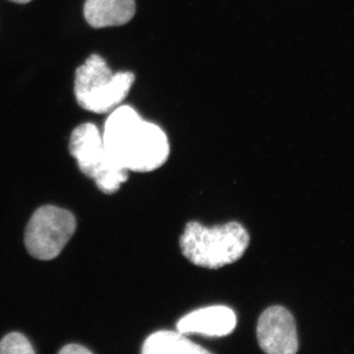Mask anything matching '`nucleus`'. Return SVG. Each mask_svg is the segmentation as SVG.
Here are the masks:
<instances>
[{
    "label": "nucleus",
    "mask_w": 354,
    "mask_h": 354,
    "mask_svg": "<svg viewBox=\"0 0 354 354\" xmlns=\"http://www.w3.org/2000/svg\"><path fill=\"white\" fill-rule=\"evenodd\" d=\"M144 354H202L209 351L188 339L179 330H157L149 335L142 346Z\"/></svg>",
    "instance_id": "nucleus-9"
},
{
    "label": "nucleus",
    "mask_w": 354,
    "mask_h": 354,
    "mask_svg": "<svg viewBox=\"0 0 354 354\" xmlns=\"http://www.w3.org/2000/svg\"><path fill=\"white\" fill-rule=\"evenodd\" d=\"M261 349L269 354H295L298 335L295 317L286 307L274 305L261 314L256 328Z\"/></svg>",
    "instance_id": "nucleus-6"
},
{
    "label": "nucleus",
    "mask_w": 354,
    "mask_h": 354,
    "mask_svg": "<svg viewBox=\"0 0 354 354\" xmlns=\"http://www.w3.org/2000/svg\"><path fill=\"white\" fill-rule=\"evenodd\" d=\"M249 243L250 235L237 221L214 227L189 221L180 236L184 257L198 267L211 270L237 262L245 254Z\"/></svg>",
    "instance_id": "nucleus-2"
},
{
    "label": "nucleus",
    "mask_w": 354,
    "mask_h": 354,
    "mask_svg": "<svg viewBox=\"0 0 354 354\" xmlns=\"http://www.w3.org/2000/svg\"><path fill=\"white\" fill-rule=\"evenodd\" d=\"M75 230L73 214L46 205L35 212L26 227V248L36 259H55L68 243Z\"/></svg>",
    "instance_id": "nucleus-5"
},
{
    "label": "nucleus",
    "mask_w": 354,
    "mask_h": 354,
    "mask_svg": "<svg viewBox=\"0 0 354 354\" xmlns=\"http://www.w3.org/2000/svg\"><path fill=\"white\" fill-rule=\"evenodd\" d=\"M237 325L234 310L225 305H209L193 310L179 319L176 330L184 335L223 337L232 334Z\"/></svg>",
    "instance_id": "nucleus-7"
},
{
    "label": "nucleus",
    "mask_w": 354,
    "mask_h": 354,
    "mask_svg": "<svg viewBox=\"0 0 354 354\" xmlns=\"http://www.w3.org/2000/svg\"><path fill=\"white\" fill-rule=\"evenodd\" d=\"M134 81L132 72L113 73L104 58L92 55L76 69L74 94L85 111L111 113L127 99Z\"/></svg>",
    "instance_id": "nucleus-3"
},
{
    "label": "nucleus",
    "mask_w": 354,
    "mask_h": 354,
    "mask_svg": "<svg viewBox=\"0 0 354 354\" xmlns=\"http://www.w3.org/2000/svg\"><path fill=\"white\" fill-rule=\"evenodd\" d=\"M8 1L14 2V3L17 4H26L29 3V2H31L32 0H8Z\"/></svg>",
    "instance_id": "nucleus-12"
},
{
    "label": "nucleus",
    "mask_w": 354,
    "mask_h": 354,
    "mask_svg": "<svg viewBox=\"0 0 354 354\" xmlns=\"http://www.w3.org/2000/svg\"><path fill=\"white\" fill-rule=\"evenodd\" d=\"M134 0H86L84 16L95 29L127 24L134 17Z\"/></svg>",
    "instance_id": "nucleus-8"
},
{
    "label": "nucleus",
    "mask_w": 354,
    "mask_h": 354,
    "mask_svg": "<svg viewBox=\"0 0 354 354\" xmlns=\"http://www.w3.org/2000/svg\"><path fill=\"white\" fill-rule=\"evenodd\" d=\"M60 354H91L90 351L86 348L85 346H80V344H67L64 348L60 349Z\"/></svg>",
    "instance_id": "nucleus-11"
},
{
    "label": "nucleus",
    "mask_w": 354,
    "mask_h": 354,
    "mask_svg": "<svg viewBox=\"0 0 354 354\" xmlns=\"http://www.w3.org/2000/svg\"><path fill=\"white\" fill-rule=\"evenodd\" d=\"M102 137L109 158L128 171H156L167 162L171 152L164 130L142 120L129 106L111 111Z\"/></svg>",
    "instance_id": "nucleus-1"
},
{
    "label": "nucleus",
    "mask_w": 354,
    "mask_h": 354,
    "mask_svg": "<svg viewBox=\"0 0 354 354\" xmlns=\"http://www.w3.org/2000/svg\"><path fill=\"white\" fill-rule=\"evenodd\" d=\"M0 353L32 354L35 351L27 337L19 333H11L0 342Z\"/></svg>",
    "instance_id": "nucleus-10"
},
{
    "label": "nucleus",
    "mask_w": 354,
    "mask_h": 354,
    "mask_svg": "<svg viewBox=\"0 0 354 354\" xmlns=\"http://www.w3.org/2000/svg\"><path fill=\"white\" fill-rule=\"evenodd\" d=\"M69 152L75 158L80 171L94 179L97 188L104 194H113L127 183L129 171L109 158L102 137L93 123L79 125L72 132Z\"/></svg>",
    "instance_id": "nucleus-4"
}]
</instances>
